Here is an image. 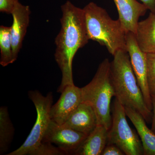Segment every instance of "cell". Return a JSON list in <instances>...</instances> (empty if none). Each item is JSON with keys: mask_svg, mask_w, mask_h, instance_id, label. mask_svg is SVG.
Instances as JSON below:
<instances>
[{"mask_svg": "<svg viewBox=\"0 0 155 155\" xmlns=\"http://www.w3.org/2000/svg\"><path fill=\"white\" fill-rule=\"evenodd\" d=\"M108 130L101 125H97L81 145L74 155H102L107 145Z\"/></svg>", "mask_w": 155, "mask_h": 155, "instance_id": "obj_15", "label": "cell"}, {"mask_svg": "<svg viewBox=\"0 0 155 155\" xmlns=\"http://www.w3.org/2000/svg\"><path fill=\"white\" fill-rule=\"evenodd\" d=\"M82 102L81 88L75 84L66 87L60 98L50 111L51 119L58 125H62Z\"/></svg>", "mask_w": 155, "mask_h": 155, "instance_id": "obj_9", "label": "cell"}, {"mask_svg": "<svg viewBox=\"0 0 155 155\" xmlns=\"http://www.w3.org/2000/svg\"><path fill=\"white\" fill-rule=\"evenodd\" d=\"M126 46L131 66L139 86L141 89L145 102L148 108L152 111V100L147 81V54L140 49L135 35L133 32L129 31L126 34Z\"/></svg>", "mask_w": 155, "mask_h": 155, "instance_id": "obj_8", "label": "cell"}, {"mask_svg": "<svg viewBox=\"0 0 155 155\" xmlns=\"http://www.w3.org/2000/svg\"><path fill=\"white\" fill-rule=\"evenodd\" d=\"M147 81L152 100L155 97V53L147 54Z\"/></svg>", "mask_w": 155, "mask_h": 155, "instance_id": "obj_18", "label": "cell"}, {"mask_svg": "<svg viewBox=\"0 0 155 155\" xmlns=\"http://www.w3.org/2000/svg\"><path fill=\"white\" fill-rule=\"evenodd\" d=\"M61 29L55 39V59L62 72L61 85L57 92L61 93L66 87L74 84L72 61L78 50L88 43L90 39L83 9L67 1L61 7Z\"/></svg>", "mask_w": 155, "mask_h": 155, "instance_id": "obj_1", "label": "cell"}, {"mask_svg": "<svg viewBox=\"0 0 155 155\" xmlns=\"http://www.w3.org/2000/svg\"><path fill=\"white\" fill-rule=\"evenodd\" d=\"M83 9L90 40L104 46L113 56L119 50L127 51V33L119 19H112L105 9L93 2Z\"/></svg>", "mask_w": 155, "mask_h": 155, "instance_id": "obj_3", "label": "cell"}, {"mask_svg": "<svg viewBox=\"0 0 155 155\" xmlns=\"http://www.w3.org/2000/svg\"><path fill=\"white\" fill-rule=\"evenodd\" d=\"M14 128L11 122L8 108H0V154L6 153L13 140Z\"/></svg>", "mask_w": 155, "mask_h": 155, "instance_id": "obj_16", "label": "cell"}, {"mask_svg": "<svg viewBox=\"0 0 155 155\" xmlns=\"http://www.w3.org/2000/svg\"><path fill=\"white\" fill-rule=\"evenodd\" d=\"M62 125L88 135L97 126V118L93 108L81 102Z\"/></svg>", "mask_w": 155, "mask_h": 155, "instance_id": "obj_12", "label": "cell"}, {"mask_svg": "<svg viewBox=\"0 0 155 155\" xmlns=\"http://www.w3.org/2000/svg\"><path fill=\"white\" fill-rule=\"evenodd\" d=\"M125 108L127 116L135 127L141 140L143 155H155V133L148 127L145 120L139 112L131 108Z\"/></svg>", "mask_w": 155, "mask_h": 155, "instance_id": "obj_13", "label": "cell"}, {"mask_svg": "<svg viewBox=\"0 0 155 155\" xmlns=\"http://www.w3.org/2000/svg\"><path fill=\"white\" fill-rule=\"evenodd\" d=\"M153 118L152 121L151 130L155 133V97L152 98Z\"/></svg>", "mask_w": 155, "mask_h": 155, "instance_id": "obj_22", "label": "cell"}, {"mask_svg": "<svg viewBox=\"0 0 155 155\" xmlns=\"http://www.w3.org/2000/svg\"><path fill=\"white\" fill-rule=\"evenodd\" d=\"M29 99L36 109L37 119L30 134L19 148L8 155H36L42 146L44 138L51 122L50 111L52 106L53 95L49 92L46 96L38 91H29Z\"/></svg>", "mask_w": 155, "mask_h": 155, "instance_id": "obj_5", "label": "cell"}, {"mask_svg": "<svg viewBox=\"0 0 155 155\" xmlns=\"http://www.w3.org/2000/svg\"><path fill=\"white\" fill-rule=\"evenodd\" d=\"M110 62L106 58L100 64L91 82L81 88L82 102L93 108L97 118L98 125L109 130L112 124L111 102L115 96L110 72Z\"/></svg>", "mask_w": 155, "mask_h": 155, "instance_id": "obj_4", "label": "cell"}, {"mask_svg": "<svg viewBox=\"0 0 155 155\" xmlns=\"http://www.w3.org/2000/svg\"><path fill=\"white\" fill-rule=\"evenodd\" d=\"M122 150L115 144H107L103 151L102 155H124Z\"/></svg>", "mask_w": 155, "mask_h": 155, "instance_id": "obj_20", "label": "cell"}, {"mask_svg": "<svg viewBox=\"0 0 155 155\" xmlns=\"http://www.w3.org/2000/svg\"><path fill=\"white\" fill-rule=\"evenodd\" d=\"M87 136L51 120L43 142L54 143L65 155H74Z\"/></svg>", "mask_w": 155, "mask_h": 155, "instance_id": "obj_7", "label": "cell"}, {"mask_svg": "<svg viewBox=\"0 0 155 155\" xmlns=\"http://www.w3.org/2000/svg\"><path fill=\"white\" fill-rule=\"evenodd\" d=\"M119 14V19L126 33L135 34L140 17L144 16L148 9L137 0H114Z\"/></svg>", "mask_w": 155, "mask_h": 155, "instance_id": "obj_11", "label": "cell"}, {"mask_svg": "<svg viewBox=\"0 0 155 155\" xmlns=\"http://www.w3.org/2000/svg\"><path fill=\"white\" fill-rule=\"evenodd\" d=\"M19 0H0V11L7 14H11Z\"/></svg>", "mask_w": 155, "mask_h": 155, "instance_id": "obj_19", "label": "cell"}, {"mask_svg": "<svg viewBox=\"0 0 155 155\" xmlns=\"http://www.w3.org/2000/svg\"><path fill=\"white\" fill-rule=\"evenodd\" d=\"M110 72L116 98L124 107L139 112L147 123L152 122V111L145 102L127 51L119 50L114 54V60L110 62Z\"/></svg>", "mask_w": 155, "mask_h": 155, "instance_id": "obj_2", "label": "cell"}, {"mask_svg": "<svg viewBox=\"0 0 155 155\" xmlns=\"http://www.w3.org/2000/svg\"><path fill=\"white\" fill-rule=\"evenodd\" d=\"M146 7L148 10L155 14V0H138Z\"/></svg>", "mask_w": 155, "mask_h": 155, "instance_id": "obj_21", "label": "cell"}, {"mask_svg": "<svg viewBox=\"0 0 155 155\" xmlns=\"http://www.w3.org/2000/svg\"><path fill=\"white\" fill-rule=\"evenodd\" d=\"M0 64L6 67L15 62L13 55L11 27L0 26Z\"/></svg>", "mask_w": 155, "mask_h": 155, "instance_id": "obj_17", "label": "cell"}, {"mask_svg": "<svg viewBox=\"0 0 155 155\" xmlns=\"http://www.w3.org/2000/svg\"><path fill=\"white\" fill-rule=\"evenodd\" d=\"M113 105L107 144L116 145L125 155H143L141 140L127 122L125 107L116 98Z\"/></svg>", "mask_w": 155, "mask_h": 155, "instance_id": "obj_6", "label": "cell"}, {"mask_svg": "<svg viewBox=\"0 0 155 155\" xmlns=\"http://www.w3.org/2000/svg\"><path fill=\"white\" fill-rule=\"evenodd\" d=\"M13 23L11 27L13 55L16 61L22 45L30 22L31 11L29 6L17 3L11 13Z\"/></svg>", "mask_w": 155, "mask_h": 155, "instance_id": "obj_10", "label": "cell"}, {"mask_svg": "<svg viewBox=\"0 0 155 155\" xmlns=\"http://www.w3.org/2000/svg\"><path fill=\"white\" fill-rule=\"evenodd\" d=\"M135 35L140 49L146 54L155 53V14L150 12L148 17L139 22Z\"/></svg>", "mask_w": 155, "mask_h": 155, "instance_id": "obj_14", "label": "cell"}]
</instances>
